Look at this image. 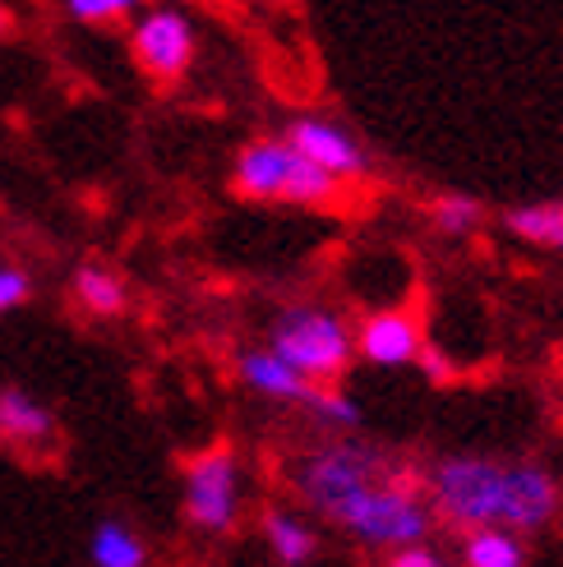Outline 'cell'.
<instances>
[{"label": "cell", "instance_id": "6", "mask_svg": "<svg viewBox=\"0 0 563 567\" xmlns=\"http://www.w3.org/2000/svg\"><path fill=\"white\" fill-rule=\"evenodd\" d=\"M240 513V466L232 447H208L185 466V517L208 535L236 526Z\"/></svg>", "mask_w": 563, "mask_h": 567}, {"label": "cell", "instance_id": "13", "mask_svg": "<svg viewBox=\"0 0 563 567\" xmlns=\"http://www.w3.org/2000/svg\"><path fill=\"white\" fill-rule=\"evenodd\" d=\"M89 558L98 567H139L149 558V549H144V540H139L125 522H102L93 530V540H89Z\"/></svg>", "mask_w": 563, "mask_h": 567}, {"label": "cell", "instance_id": "19", "mask_svg": "<svg viewBox=\"0 0 563 567\" xmlns=\"http://www.w3.org/2000/svg\"><path fill=\"white\" fill-rule=\"evenodd\" d=\"M392 567H439L443 558L426 545V540H416V545H402V549H392V558H388Z\"/></svg>", "mask_w": 563, "mask_h": 567}, {"label": "cell", "instance_id": "21", "mask_svg": "<svg viewBox=\"0 0 563 567\" xmlns=\"http://www.w3.org/2000/svg\"><path fill=\"white\" fill-rule=\"evenodd\" d=\"M10 23H14V19H10V10H6V0H0V38L10 33Z\"/></svg>", "mask_w": 563, "mask_h": 567}, {"label": "cell", "instance_id": "2", "mask_svg": "<svg viewBox=\"0 0 563 567\" xmlns=\"http://www.w3.org/2000/svg\"><path fill=\"white\" fill-rule=\"evenodd\" d=\"M426 489H430L434 513L462 530L471 526L541 530L559 513L554 475L531 462L448 457L426 475Z\"/></svg>", "mask_w": 563, "mask_h": 567}, {"label": "cell", "instance_id": "8", "mask_svg": "<svg viewBox=\"0 0 563 567\" xmlns=\"http://www.w3.org/2000/svg\"><path fill=\"white\" fill-rule=\"evenodd\" d=\"M287 138L309 162H319L324 172H332L337 181H356V176L370 172V157H365L360 138L351 130H342V125H332V121H319V116L296 121L287 130Z\"/></svg>", "mask_w": 563, "mask_h": 567}, {"label": "cell", "instance_id": "4", "mask_svg": "<svg viewBox=\"0 0 563 567\" xmlns=\"http://www.w3.org/2000/svg\"><path fill=\"white\" fill-rule=\"evenodd\" d=\"M268 351L282 355L287 364H296L300 374L328 383V379H342L347 374L356 342H351L347 323L337 319V315H328V309L291 305V309H282V315L273 319Z\"/></svg>", "mask_w": 563, "mask_h": 567}, {"label": "cell", "instance_id": "16", "mask_svg": "<svg viewBox=\"0 0 563 567\" xmlns=\"http://www.w3.org/2000/svg\"><path fill=\"white\" fill-rule=\"evenodd\" d=\"M434 221H439V231H448V236H467L471 226L481 221V204L467 198V194H448V198L434 204Z\"/></svg>", "mask_w": 563, "mask_h": 567}, {"label": "cell", "instance_id": "1", "mask_svg": "<svg viewBox=\"0 0 563 567\" xmlns=\"http://www.w3.org/2000/svg\"><path fill=\"white\" fill-rule=\"evenodd\" d=\"M291 485L324 522L347 530L365 549H402L430 540V526L439 517L426 475L351 439L309 447L291 471Z\"/></svg>", "mask_w": 563, "mask_h": 567}, {"label": "cell", "instance_id": "3", "mask_svg": "<svg viewBox=\"0 0 563 567\" xmlns=\"http://www.w3.org/2000/svg\"><path fill=\"white\" fill-rule=\"evenodd\" d=\"M236 189L249 198H282V204H328L342 189L332 172L309 162L287 134L282 138H255L236 157Z\"/></svg>", "mask_w": 563, "mask_h": 567}, {"label": "cell", "instance_id": "15", "mask_svg": "<svg viewBox=\"0 0 563 567\" xmlns=\"http://www.w3.org/2000/svg\"><path fill=\"white\" fill-rule=\"evenodd\" d=\"M74 296L93 309V315H116V309L125 305V287H121V277L116 272H106V268H79L74 272Z\"/></svg>", "mask_w": 563, "mask_h": 567}, {"label": "cell", "instance_id": "10", "mask_svg": "<svg viewBox=\"0 0 563 567\" xmlns=\"http://www.w3.org/2000/svg\"><path fill=\"white\" fill-rule=\"evenodd\" d=\"M51 415L47 406L38 402V396H28L19 388H6L0 392V439H10V443H23V447H38L51 439Z\"/></svg>", "mask_w": 563, "mask_h": 567}, {"label": "cell", "instance_id": "11", "mask_svg": "<svg viewBox=\"0 0 563 567\" xmlns=\"http://www.w3.org/2000/svg\"><path fill=\"white\" fill-rule=\"evenodd\" d=\"M264 540H268V549H273V558L282 567L315 563V554H319L315 526H305L296 513H282V507H273V513L264 517Z\"/></svg>", "mask_w": 563, "mask_h": 567}, {"label": "cell", "instance_id": "14", "mask_svg": "<svg viewBox=\"0 0 563 567\" xmlns=\"http://www.w3.org/2000/svg\"><path fill=\"white\" fill-rule=\"evenodd\" d=\"M509 231L541 245V249H563V204H531L509 213Z\"/></svg>", "mask_w": 563, "mask_h": 567}, {"label": "cell", "instance_id": "5", "mask_svg": "<svg viewBox=\"0 0 563 567\" xmlns=\"http://www.w3.org/2000/svg\"><path fill=\"white\" fill-rule=\"evenodd\" d=\"M240 379L255 388L259 396H268V402H291V406H305L309 415H319L328 424H337V430H351V424H360V406L351 402V396L342 392H328L319 379L300 374L296 364H287L282 355H273L268 347L264 351H245L240 355Z\"/></svg>", "mask_w": 563, "mask_h": 567}, {"label": "cell", "instance_id": "12", "mask_svg": "<svg viewBox=\"0 0 563 567\" xmlns=\"http://www.w3.org/2000/svg\"><path fill=\"white\" fill-rule=\"evenodd\" d=\"M462 558L471 567H522L526 549L518 540V530L509 526H471L462 540Z\"/></svg>", "mask_w": 563, "mask_h": 567}, {"label": "cell", "instance_id": "7", "mask_svg": "<svg viewBox=\"0 0 563 567\" xmlns=\"http://www.w3.org/2000/svg\"><path fill=\"white\" fill-rule=\"evenodd\" d=\"M134 61L153 79H181L194 61V23L176 6H157L134 23Z\"/></svg>", "mask_w": 563, "mask_h": 567}, {"label": "cell", "instance_id": "20", "mask_svg": "<svg viewBox=\"0 0 563 567\" xmlns=\"http://www.w3.org/2000/svg\"><path fill=\"white\" fill-rule=\"evenodd\" d=\"M420 364H426V374L430 379H448V374H453V370H448V360L439 355V351H430V347H420V355H416Z\"/></svg>", "mask_w": 563, "mask_h": 567}, {"label": "cell", "instance_id": "18", "mask_svg": "<svg viewBox=\"0 0 563 567\" xmlns=\"http://www.w3.org/2000/svg\"><path fill=\"white\" fill-rule=\"evenodd\" d=\"M23 300H28V272L0 264V315H6V309H19Z\"/></svg>", "mask_w": 563, "mask_h": 567}, {"label": "cell", "instance_id": "17", "mask_svg": "<svg viewBox=\"0 0 563 567\" xmlns=\"http://www.w3.org/2000/svg\"><path fill=\"white\" fill-rule=\"evenodd\" d=\"M139 6H144V0H65V10L79 23H111V19L134 14Z\"/></svg>", "mask_w": 563, "mask_h": 567}, {"label": "cell", "instance_id": "9", "mask_svg": "<svg viewBox=\"0 0 563 567\" xmlns=\"http://www.w3.org/2000/svg\"><path fill=\"white\" fill-rule=\"evenodd\" d=\"M360 355L370 360V364H379V370H398V364H411L416 355H420V328H416V319L411 315H375L370 323L360 328Z\"/></svg>", "mask_w": 563, "mask_h": 567}]
</instances>
